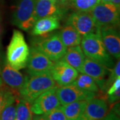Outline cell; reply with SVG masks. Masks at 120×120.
Wrapping results in <instances>:
<instances>
[{
    "instance_id": "cell-1",
    "label": "cell",
    "mask_w": 120,
    "mask_h": 120,
    "mask_svg": "<svg viewBox=\"0 0 120 120\" xmlns=\"http://www.w3.org/2000/svg\"><path fill=\"white\" fill-rule=\"evenodd\" d=\"M80 44L87 57L98 62L110 70L113 68L114 61L104 46L99 31L83 36Z\"/></svg>"
},
{
    "instance_id": "cell-2",
    "label": "cell",
    "mask_w": 120,
    "mask_h": 120,
    "mask_svg": "<svg viewBox=\"0 0 120 120\" xmlns=\"http://www.w3.org/2000/svg\"><path fill=\"white\" fill-rule=\"evenodd\" d=\"M56 86L50 73L27 77L26 83L19 90V98L31 103L39 95Z\"/></svg>"
},
{
    "instance_id": "cell-3",
    "label": "cell",
    "mask_w": 120,
    "mask_h": 120,
    "mask_svg": "<svg viewBox=\"0 0 120 120\" xmlns=\"http://www.w3.org/2000/svg\"><path fill=\"white\" fill-rule=\"evenodd\" d=\"M30 55V48L21 31L14 30L7 49L8 63L19 70L25 68Z\"/></svg>"
},
{
    "instance_id": "cell-4",
    "label": "cell",
    "mask_w": 120,
    "mask_h": 120,
    "mask_svg": "<svg viewBox=\"0 0 120 120\" xmlns=\"http://www.w3.org/2000/svg\"><path fill=\"white\" fill-rule=\"evenodd\" d=\"M120 9L112 3L100 2L90 11L99 29L120 25Z\"/></svg>"
},
{
    "instance_id": "cell-5",
    "label": "cell",
    "mask_w": 120,
    "mask_h": 120,
    "mask_svg": "<svg viewBox=\"0 0 120 120\" xmlns=\"http://www.w3.org/2000/svg\"><path fill=\"white\" fill-rule=\"evenodd\" d=\"M32 46L42 52L53 62L61 60L67 49L58 34L51 35L36 40Z\"/></svg>"
},
{
    "instance_id": "cell-6",
    "label": "cell",
    "mask_w": 120,
    "mask_h": 120,
    "mask_svg": "<svg viewBox=\"0 0 120 120\" xmlns=\"http://www.w3.org/2000/svg\"><path fill=\"white\" fill-rule=\"evenodd\" d=\"M35 0H19L13 17V24L21 30L28 31L36 22L34 10Z\"/></svg>"
},
{
    "instance_id": "cell-7",
    "label": "cell",
    "mask_w": 120,
    "mask_h": 120,
    "mask_svg": "<svg viewBox=\"0 0 120 120\" xmlns=\"http://www.w3.org/2000/svg\"><path fill=\"white\" fill-rule=\"evenodd\" d=\"M67 25L72 26L82 36L99 31V29L89 11H77L72 13L68 19Z\"/></svg>"
},
{
    "instance_id": "cell-8",
    "label": "cell",
    "mask_w": 120,
    "mask_h": 120,
    "mask_svg": "<svg viewBox=\"0 0 120 120\" xmlns=\"http://www.w3.org/2000/svg\"><path fill=\"white\" fill-rule=\"evenodd\" d=\"M53 65V61L38 49L31 46L26 65L30 76L49 73Z\"/></svg>"
},
{
    "instance_id": "cell-9",
    "label": "cell",
    "mask_w": 120,
    "mask_h": 120,
    "mask_svg": "<svg viewBox=\"0 0 120 120\" xmlns=\"http://www.w3.org/2000/svg\"><path fill=\"white\" fill-rule=\"evenodd\" d=\"M56 87L39 95L31 103V110L35 115H45L61 105L56 94Z\"/></svg>"
},
{
    "instance_id": "cell-10",
    "label": "cell",
    "mask_w": 120,
    "mask_h": 120,
    "mask_svg": "<svg viewBox=\"0 0 120 120\" xmlns=\"http://www.w3.org/2000/svg\"><path fill=\"white\" fill-rule=\"evenodd\" d=\"M56 94L61 105L77 101H89L94 98L95 93L82 90L73 84L56 87Z\"/></svg>"
},
{
    "instance_id": "cell-11",
    "label": "cell",
    "mask_w": 120,
    "mask_h": 120,
    "mask_svg": "<svg viewBox=\"0 0 120 120\" xmlns=\"http://www.w3.org/2000/svg\"><path fill=\"white\" fill-rule=\"evenodd\" d=\"M49 73L60 86L71 84L79 75L75 69L63 60L55 61Z\"/></svg>"
},
{
    "instance_id": "cell-12",
    "label": "cell",
    "mask_w": 120,
    "mask_h": 120,
    "mask_svg": "<svg viewBox=\"0 0 120 120\" xmlns=\"http://www.w3.org/2000/svg\"><path fill=\"white\" fill-rule=\"evenodd\" d=\"M99 34L107 52L113 57L120 59V38L117 27H107L99 29Z\"/></svg>"
},
{
    "instance_id": "cell-13",
    "label": "cell",
    "mask_w": 120,
    "mask_h": 120,
    "mask_svg": "<svg viewBox=\"0 0 120 120\" xmlns=\"http://www.w3.org/2000/svg\"><path fill=\"white\" fill-rule=\"evenodd\" d=\"M110 69L103 66V65L91 60L89 57H86L82 66L81 73L86 74L94 79L97 85L101 89L104 90L105 83V77Z\"/></svg>"
},
{
    "instance_id": "cell-14",
    "label": "cell",
    "mask_w": 120,
    "mask_h": 120,
    "mask_svg": "<svg viewBox=\"0 0 120 120\" xmlns=\"http://www.w3.org/2000/svg\"><path fill=\"white\" fill-rule=\"evenodd\" d=\"M108 113L106 101L100 98H92L86 104L80 120H102Z\"/></svg>"
},
{
    "instance_id": "cell-15",
    "label": "cell",
    "mask_w": 120,
    "mask_h": 120,
    "mask_svg": "<svg viewBox=\"0 0 120 120\" xmlns=\"http://www.w3.org/2000/svg\"><path fill=\"white\" fill-rule=\"evenodd\" d=\"M64 11L59 4L52 0H35L34 15L35 20L48 17L61 18Z\"/></svg>"
},
{
    "instance_id": "cell-16",
    "label": "cell",
    "mask_w": 120,
    "mask_h": 120,
    "mask_svg": "<svg viewBox=\"0 0 120 120\" xmlns=\"http://www.w3.org/2000/svg\"><path fill=\"white\" fill-rule=\"evenodd\" d=\"M1 79L6 86L18 92L26 83L27 77H24L17 69L7 63L1 71Z\"/></svg>"
},
{
    "instance_id": "cell-17",
    "label": "cell",
    "mask_w": 120,
    "mask_h": 120,
    "mask_svg": "<svg viewBox=\"0 0 120 120\" xmlns=\"http://www.w3.org/2000/svg\"><path fill=\"white\" fill-rule=\"evenodd\" d=\"M60 27V18L56 17H44L37 20L32 30V35L43 36L54 30L59 29Z\"/></svg>"
},
{
    "instance_id": "cell-18",
    "label": "cell",
    "mask_w": 120,
    "mask_h": 120,
    "mask_svg": "<svg viewBox=\"0 0 120 120\" xmlns=\"http://www.w3.org/2000/svg\"><path fill=\"white\" fill-rule=\"evenodd\" d=\"M85 58L86 57L81 47L77 45L67 48L66 52L61 60H64L66 63L81 73Z\"/></svg>"
},
{
    "instance_id": "cell-19",
    "label": "cell",
    "mask_w": 120,
    "mask_h": 120,
    "mask_svg": "<svg viewBox=\"0 0 120 120\" xmlns=\"http://www.w3.org/2000/svg\"><path fill=\"white\" fill-rule=\"evenodd\" d=\"M58 35L67 48L79 45L82 41V35L70 25L65 26Z\"/></svg>"
},
{
    "instance_id": "cell-20",
    "label": "cell",
    "mask_w": 120,
    "mask_h": 120,
    "mask_svg": "<svg viewBox=\"0 0 120 120\" xmlns=\"http://www.w3.org/2000/svg\"><path fill=\"white\" fill-rule=\"evenodd\" d=\"M87 103V100L77 101L66 105H61V108L68 120H80Z\"/></svg>"
},
{
    "instance_id": "cell-21",
    "label": "cell",
    "mask_w": 120,
    "mask_h": 120,
    "mask_svg": "<svg viewBox=\"0 0 120 120\" xmlns=\"http://www.w3.org/2000/svg\"><path fill=\"white\" fill-rule=\"evenodd\" d=\"M19 98V93L6 86L0 78V113L8 104Z\"/></svg>"
},
{
    "instance_id": "cell-22",
    "label": "cell",
    "mask_w": 120,
    "mask_h": 120,
    "mask_svg": "<svg viewBox=\"0 0 120 120\" xmlns=\"http://www.w3.org/2000/svg\"><path fill=\"white\" fill-rule=\"evenodd\" d=\"M71 84L75 86L82 90L94 93L98 92L99 90L98 86L94 79L91 77L84 73L78 75L77 78Z\"/></svg>"
},
{
    "instance_id": "cell-23",
    "label": "cell",
    "mask_w": 120,
    "mask_h": 120,
    "mask_svg": "<svg viewBox=\"0 0 120 120\" xmlns=\"http://www.w3.org/2000/svg\"><path fill=\"white\" fill-rule=\"evenodd\" d=\"M15 120H32L31 103L22 99H17L16 101Z\"/></svg>"
},
{
    "instance_id": "cell-24",
    "label": "cell",
    "mask_w": 120,
    "mask_h": 120,
    "mask_svg": "<svg viewBox=\"0 0 120 120\" xmlns=\"http://www.w3.org/2000/svg\"><path fill=\"white\" fill-rule=\"evenodd\" d=\"M100 2V0H72V5L77 11L90 12Z\"/></svg>"
},
{
    "instance_id": "cell-25",
    "label": "cell",
    "mask_w": 120,
    "mask_h": 120,
    "mask_svg": "<svg viewBox=\"0 0 120 120\" xmlns=\"http://www.w3.org/2000/svg\"><path fill=\"white\" fill-rule=\"evenodd\" d=\"M16 101L17 100L9 103L4 108V109L0 113V120H15Z\"/></svg>"
},
{
    "instance_id": "cell-26",
    "label": "cell",
    "mask_w": 120,
    "mask_h": 120,
    "mask_svg": "<svg viewBox=\"0 0 120 120\" xmlns=\"http://www.w3.org/2000/svg\"><path fill=\"white\" fill-rule=\"evenodd\" d=\"M112 73L109 76V78L107 80H105V86H104V90H107L110 86H112L113 82L116 80V78L120 77V59L118 60L117 64L115 65L113 69H112Z\"/></svg>"
},
{
    "instance_id": "cell-27",
    "label": "cell",
    "mask_w": 120,
    "mask_h": 120,
    "mask_svg": "<svg viewBox=\"0 0 120 120\" xmlns=\"http://www.w3.org/2000/svg\"><path fill=\"white\" fill-rule=\"evenodd\" d=\"M45 116L47 120H68L65 113L61 108V105L47 114H45Z\"/></svg>"
},
{
    "instance_id": "cell-28",
    "label": "cell",
    "mask_w": 120,
    "mask_h": 120,
    "mask_svg": "<svg viewBox=\"0 0 120 120\" xmlns=\"http://www.w3.org/2000/svg\"><path fill=\"white\" fill-rule=\"evenodd\" d=\"M120 90V77L116 78V80L113 82L112 86L107 90V95H111L114 93L117 90Z\"/></svg>"
},
{
    "instance_id": "cell-29",
    "label": "cell",
    "mask_w": 120,
    "mask_h": 120,
    "mask_svg": "<svg viewBox=\"0 0 120 120\" xmlns=\"http://www.w3.org/2000/svg\"><path fill=\"white\" fill-rule=\"evenodd\" d=\"M120 90H117L112 94L109 95V101L110 103H113L115 101H117L120 99Z\"/></svg>"
},
{
    "instance_id": "cell-30",
    "label": "cell",
    "mask_w": 120,
    "mask_h": 120,
    "mask_svg": "<svg viewBox=\"0 0 120 120\" xmlns=\"http://www.w3.org/2000/svg\"><path fill=\"white\" fill-rule=\"evenodd\" d=\"M102 120H120V119L116 112L114 111H111L109 113H107Z\"/></svg>"
},
{
    "instance_id": "cell-31",
    "label": "cell",
    "mask_w": 120,
    "mask_h": 120,
    "mask_svg": "<svg viewBox=\"0 0 120 120\" xmlns=\"http://www.w3.org/2000/svg\"><path fill=\"white\" fill-rule=\"evenodd\" d=\"M32 120H47L45 115H35Z\"/></svg>"
},
{
    "instance_id": "cell-32",
    "label": "cell",
    "mask_w": 120,
    "mask_h": 120,
    "mask_svg": "<svg viewBox=\"0 0 120 120\" xmlns=\"http://www.w3.org/2000/svg\"><path fill=\"white\" fill-rule=\"evenodd\" d=\"M112 3L116 5L117 7L120 8V0H112Z\"/></svg>"
},
{
    "instance_id": "cell-33",
    "label": "cell",
    "mask_w": 120,
    "mask_h": 120,
    "mask_svg": "<svg viewBox=\"0 0 120 120\" xmlns=\"http://www.w3.org/2000/svg\"><path fill=\"white\" fill-rule=\"evenodd\" d=\"M112 0H100L101 2L102 3H112Z\"/></svg>"
},
{
    "instance_id": "cell-34",
    "label": "cell",
    "mask_w": 120,
    "mask_h": 120,
    "mask_svg": "<svg viewBox=\"0 0 120 120\" xmlns=\"http://www.w3.org/2000/svg\"><path fill=\"white\" fill-rule=\"evenodd\" d=\"M52 1H56V2L59 4V3H64L66 0H52Z\"/></svg>"
},
{
    "instance_id": "cell-35",
    "label": "cell",
    "mask_w": 120,
    "mask_h": 120,
    "mask_svg": "<svg viewBox=\"0 0 120 120\" xmlns=\"http://www.w3.org/2000/svg\"><path fill=\"white\" fill-rule=\"evenodd\" d=\"M1 34V22H0V36Z\"/></svg>"
},
{
    "instance_id": "cell-36",
    "label": "cell",
    "mask_w": 120,
    "mask_h": 120,
    "mask_svg": "<svg viewBox=\"0 0 120 120\" xmlns=\"http://www.w3.org/2000/svg\"></svg>"
}]
</instances>
